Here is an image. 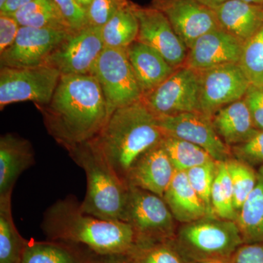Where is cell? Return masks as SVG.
<instances>
[{"mask_svg": "<svg viewBox=\"0 0 263 263\" xmlns=\"http://www.w3.org/2000/svg\"><path fill=\"white\" fill-rule=\"evenodd\" d=\"M37 108L48 134L67 151L94 138L110 116L92 75H61L51 101Z\"/></svg>", "mask_w": 263, "mask_h": 263, "instance_id": "cell-1", "label": "cell"}, {"mask_svg": "<svg viewBox=\"0 0 263 263\" xmlns=\"http://www.w3.org/2000/svg\"><path fill=\"white\" fill-rule=\"evenodd\" d=\"M41 228L48 240L83 246L97 255L126 254L136 243V233L128 223L86 214L72 195L47 209Z\"/></svg>", "mask_w": 263, "mask_h": 263, "instance_id": "cell-2", "label": "cell"}, {"mask_svg": "<svg viewBox=\"0 0 263 263\" xmlns=\"http://www.w3.org/2000/svg\"><path fill=\"white\" fill-rule=\"evenodd\" d=\"M164 136L157 117L141 100L114 110L100 133L90 141L126 183L133 164L146 151L161 143Z\"/></svg>", "mask_w": 263, "mask_h": 263, "instance_id": "cell-3", "label": "cell"}, {"mask_svg": "<svg viewBox=\"0 0 263 263\" xmlns=\"http://www.w3.org/2000/svg\"><path fill=\"white\" fill-rule=\"evenodd\" d=\"M72 160L84 170L86 193L81 210L110 221H124L129 187L113 171L91 141L67 151Z\"/></svg>", "mask_w": 263, "mask_h": 263, "instance_id": "cell-4", "label": "cell"}, {"mask_svg": "<svg viewBox=\"0 0 263 263\" xmlns=\"http://www.w3.org/2000/svg\"><path fill=\"white\" fill-rule=\"evenodd\" d=\"M173 240L188 262L230 261L235 251L245 243L235 221L215 215L181 224Z\"/></svg>", "mask_w": 263, "mask_h": 263, "instance_id": "cell-5", "label": "cell"}, {"mask_svg": "<svg viewBox=\"0 0 263 263\" xmlns=\"http://www.w3.org/2000/svg\"><path fill=\"white\" fill-rule=\"evenodd\" d=\"M128 187L124 221L133 228L136 242L173 239L177 221L164 199L140 188Z\"/></svg>", "mask_w": 263, "mask_h": 263, "instance_id": "cell-6", "label": "cell"}, {"mask_svg": "<svg viewBox=\"0 0 263 263\" xmlns=\"http://www.w3.org/2000/svg\"><path fill=\"white\" fill-rule=\"evenodd\" d=\"M91 75L103 90L110 116L117 109L137 103L143 98L124 48H104Z\"/></svg>", "mask_w": 263, "mask_h": 263, "instance_id": "cell-7", "label": "cell"}, {"mask_svg": "<svg viewBox=\"0 0 263 263\" xmlns=\"http://www.w3.org/2000/svg\"><path fill=\"white\" fill-rule=\"evenodd\" d=\"M61 73L47 65L0 68V109L18 102L43 106L51 101Z\"/></svg>", "mask_w": 263, "mask_h": 263, "instance_id": "cell-8", "label": "cell"}, {"mask_svg": "<svg viewBox=\"0 0 263 263\" xmlns=\"http://www.w3.org/2000/svg\"><path fill=\"white\" fill-rule=\"evenodd\" d=\"M200 72L182 66L142 100L157 117L200 112Z\"/></svg>", "mask_w": 263, "mask_h": 263, "instance_id": "cell-9", "label": "cell"}, {"mask_svg": "<svg viewBox=\"0 0 263 263\" xmlns=\"http://www.w3.org/2000/svg\"><path fill=\"white\" fill-rule=\"evenodd\" d=\"M105 48L101 28L86 26L72 32L50 55L46 64L61 75H91Z\"/></svg>", "mask_w": 263, "mask_h": 263, "instance_id": "cell-10", "label": "cell"}, {"mask_svg": "<svg viewBox=\"0 0 263 263\" xmlns=\"http://www.w3.org/2000/svg\"><path fill=\"white\" fill-rule=\"evenodd\" d=\"M73 32L66 29L21 27L14 43L0 53V67H37Z\"/></svg>", "mask_w": 263, "mask_h": 263, "instance_id": "cell-11", "label": "cell"}, {"mask_svg": "<svg viewBox=\"0 0 263 263\" xmlns=\"http://www.w3.org/2000/svg\"><path fill=\"white\" fill-rule=\"evenodd\" d=\"M200 72V112L212 117L219 109L245 98L251 84L238 64Z\"/></svg>", "mask_w": 263, "mask_h": 263, "instance_id": "cell-12", "label": "cell"}, {"mask_svg": "<svg viewBox=\"0 0 263 263\" xmlns=\"http://www.w3.org/2000/svg\"><path fill=\"white\" fill-rule=\"evenodd\" d=\"M157 118L164 136L179 138L201 147L218 162L233 158L231 148L218 136L211 117L201 112Z\"/></svg>", "mask_w": 263, "mask_h": 263, "instance_id": "cell-13", "label": "cell"}, {"mask_svg": "<svg viewBox=\"0 0 263 263\" xmlns=\"http://www.w3.org/2000/svg\"><path fill=\"white\" fill-rule=\"evenodd\" d=\"M133 7L139 24L137 41L158 51L175 69L184 66L188 48L165 15L152 6L141 7L133 3Z\"/></svg>", "mask_w": 263, "mask_h": 263, "instance_id": "cell-14", "label": "cell"}, {"mask_svg": "<svg viewBox=\"0 0 263 263\" xmlns=\"http://www.w3.org/2000/svg\"><path fill=\"white\" fill-rule=\"evenodd\" d=\"M150 6L165 15L188 50L205 33L220 28L214 10L195 0H153Z\"/></svg>", "mask_w": 263, "mask_h": 263, "instance_id": "cell-15", "label": "cell"}, {"mask_svg": "<svg viewBox=\"0 0 263 263\" xmlns=\"http://www.w3.org/2000/svg\"><path fill=\"white\" fill-rule=\"evenodd\" d=\"M243 43L222 29H214L194 43L184 66L201 72L218 66L238 64Z\"/></svg>", "mask_w": 263, "mask_h": 263, "instance_id": "cell-16", "label": "cell"}, {"mask_svg": "<svg viewBox=\"0 0 263 263\" xmlns=\"http://www.w3.org/2000/svg\"><path fill=\"white\" fill-rule=\"evenodd\" d=\"M176 171L162 141L136 161L128 173L126 183L127 186L140 188L163 197Z\"/></svg>", "mask_w": 263, "mask_h": 263, "instance_id": "cell-17", "label": "cell"}, {"mask_svg": "<svg viewBox=\"0 0 263 263\" xmlns=\"http://www.w3.org/2000/svg\"><path fill=\"white\" fill-rule=\"evenodd\" d=\"M35 163L34 152L25 138L7 133L0 138V199L11 198L15 183Z\"/></svg>", "mask_w": 263, "mask_h": 263, "instance_id": "cell-18", "label": "cell"}, {"mask_svg": "<svg viewBox=\"0 0 263 263\" xmlns=\"http://www.w3.org/2000/svg\"><path fill=\"white\" fill-rule=\"evenodd\" d=\"M126 51L143 96L157 88L176 70L158 51L139 41L132 43Z\"/></svg>", "mask_w": 263, "mask_h": 263, "instance_id": "cell-19", "label": "cell"}, {"mask_svg": "<svg viewBox=\"0 0 263 263\" xmlns=\"http://www.w3.org/2000/svg\"><path fill=\"white\" fill-rule=\"evenodd\" d=\"M213 10L220 28L243 43L263 25V5L228 0Z\"/></svg>", "mask_w": 263, "mask_h": 263, "instance_id": "cell-20", "label": "cell"}, {"mask_svg": "<svg viewBox=\"0 0 263 263\" xmlns=\"http://www.w3.org/2000/svg\"><path fill=\"white\" fill-rule=\"evenodd\" d=\"M211 119L218 136L230 148L248 141L259 131L243 99L219 109Z\"/></svg>", "mask_w": 263, "mask_h": 263, "instance_id": "cell-21", "label": "cell"}, {"mask_svg": "<svg viewBox=\"0 0 263 263\" xmlns=\"http://www.w3.org/2000/svg\"><path fill=\"white\" fill-rule=\"evenodd\" d=\"M162 198L175 219L181 224L214 215L190 184L185 171H176Z\"/></svg>", "mask_w": 263, "mask_h": 263, "instance_id": "cell-22", "label": "cell"}, {"mask_svg": "<svg viewBox=\"0 0 263 263\" xmlns=\"http://www.w3.org/2000/svg\"><path fill=\"white\" fill-rule=\"evenodd\" d=\"M78 245L65 242L27 241L22 263H91L97 254L88 256Z\"/></svg>", "mask_w": 263, "mask_h": 263, "instance_id": "cell-23", "label": "cell"}, {"mask_svg": "<svg viewBox=\"0 0 263 263\" xmlns=\"http://www.w3.org/2000/svg\"><path fill=\"white\" fill-rule=\"evenodd\" d=\"M237 226L245 243H263V167L257 182L237 214Z\"/></svg>", "mask_w": 263, "mask_h": 263, "instance_id": "cell-24", "label": "cell"}, {"mask_svg": "<svg viewBox=\"0 0 263 263\" xmlns=\"http://www.w3.org/2000/svg\"><path fill=\"white\" fill-rule=\"evenodd\" d=\"M10 15L21 27L66 29L72 32L53 0H32Z\"/></svg>", "mask_w": 263, "mask_h": 263, "instance_id": "cell-25", "label": "cell"}, {"mask_svg": "<svg viewBox=\"0 0 263 263\" xmlns=\"http://www.w3.org/2000/svg\"><path fill=\"white\" fill-rule=\"evenodd\" d=\"M133 3L119 10L101 28L105 47L126 49L137 41L139 24Z\"/></svg>", "mask_w": 263, "mask_h": 263, "instance_id": "cell-26", "label": "cell"}, {"mask_svg": "<svg viewBox=\"0 0 263 263\" xmlns=\"http://www.w3.org/2000/svg\"><path fill=\"white\" fill-rule=\"evenodd\" d=\"M27 241L15 227L11 198L0 199V263H22Z\"/></svg>", "mask_w": 263, "mask_h": 263, "instance_id": "cell-27", "label": "cell"}, {"mask_svg": "<svg viewBox=\"0 0 263 263\" xmlns=\"http://www.w3.org/2000/svg\"><path fill=\"white\" fill-rule=\"evenodd\" d=\"M126 257L129 263H188L173 239L136 242Z\"/></svg>", "mask_w": 263, "mask_h": 263, "instance_id": "cell-28", "label": "cell"}, {"mask_svg": "<svg viewBox=\"0 0 263 263\" xmlns=\"http://www.w3.org/2000/svg\"><path fill=\"white\" fill-rule=\"evenodd\" d=\"M162 145L176 171H186L215 160L201 147L174 137L164 136Z\"/></svg>", "mask_w": 263, "mask_h": 263, "instance_id": "cell-29", "label": "cell"}, {"mask_svg": "<svg viewBox=\"0 0 263 263\" xmlns=\"http://www.w3.org/2000/svg\"><path fill=\"white\" fill-rule=\"evenodd\" d=\"M212 206L214 215L221 219L236 220L233 206V183L227 162H218L217 171L212 190Z\"/></svg>", "mask_w": 263, "mask_h": 263, "instance_id": "cell-30", "label": "cell"}, {"mask_svg": "<svg viewBox=\"0 0 263 263\" xmlns=\"http://www.w3.org/2000/svg\"><path fill=\"white\" fill-rule=\"evenodd\" d=\"M238 65L251 86L263 87V25L243 43Z\"/></svg>", "mask_w": 263, "mask_h": 263, "instance_id": "cell-31", "label": "cell"}, {"mask_svg": "<svg viewBox=\"0 0 263 263\" xmlns=\"http://www.w3.org/2000/svg\"><path fill=\"white\" fill-rule=\"evenodd\" d=\"M226 162L233 183V206L238 213L255 187L257 174L250 165L234 157Z\"/></svg>", "mask_w": 263, "mask_h": 263, "instance_id": "cell-32", "label": "cell"}, {"mask_svg": "<svg viewBox=\"0 0 263 263\" xmlns=\"http://www.w3.org/2000/svg\"><path fill=\"white\" fill-rule=\"evenodd\" d=\"M217 165L218 161L214 160L185 171L190 184L212 214V190Z\"/></svg>", "mask_w": 263, "mask_h": 263, "instance_id": "cell-33", "label": "cell"}, {"mask_svg": "<svg viewBox=\"0 0 263 263\" xmlns=\"http://www.w3.org/2000/svg\"><path fill=\"white\" fill-rule=\"evenodd\" d=\"M129 0H92L86 11L87 25L102 28Z\"/></svg>", "mask_w": 263, "mask_h": 263, "instance_id": "cell-34", "label": "cell"}, {"mask_svg": "<svg viewBox=\"0 0 263 263\" xmlns=\"http://www.w3.org/2000/svg\"><path fill=\"white\" fill-rule=\"evenodd\" d=\"M233 157L245 163H263V130H259L248 141L231 147Z\"/></svg>", "mask_w": 263, "mask_h": 263, "instance_id": "cell-35", "label": "cell"}, {"mask_svg": "<svg viewBox=\"0 0 263 263\" xmlns=\"http://www.w3.org/2000/svg\"><path fill=\"white\" fill-rule=\"evenodd\" d=\"M60 13L72 32H78L87 26L86 12L76 0H53Z\"/></svg>", "mask_w": 263, "mask_h": 263, "instance_id": "cell-36", "label": "cell"}, {"mask_svg": "<svg viewBox=\"0 0 263 263\" xmlns=\"http://www.w3.org/2000/svg\"><path fill=\"white\" fill-rule=\"evenodd\" d=\"M243 100L256 127L259 130H263V87L250 86Z\"/></svg>", "mask_w": 263, "mask_h": 263, "instance_id": "cell-37", "label": "cell"}, {"mask_svg": "<svg viewBox=\"0 0 263 263\" xmlns=\"http://www.w3.org/2000/svg\"><path fill=\"white\" fill-rule=\"evenodd\" d=\"M20 27L13 15L0 13V53L13 45Z\"/></svg>", "mask_w": 263, "mask_h": 263, "instance_id": "cell-38", "label": "cell"}, {"mask_svg": "<svg viewBox=\"0 0 263 263\" xmlns=\"http://www.w3.org/2000/svg\"><path fill=\"white\" fill-rule=\"evenodd\" d=\"M231 263H263V243H243L235 251Z\"/></svg>", "mask_w": 263, "mask_h": 263, "instance_id": "cell-39", "label": "cell"}, {"mask_svg": "<svg viewBox=\"0 0 263 263\" xmlns=\"http://www.w3.org/2000/svg\"><path fill=\"white\" fill-rule=\"evenodd\" d=\"M32 1V0H7L5 4L0 8V13L12 14L21 7Z\"/></svg>", "mask_w": 263, "mask_h": 263, "instance_id": "cell-40", "label": "cell"}, {"mask_svg": "<svg viewBox=\"0 0 263 263\" xmlns=\"http://www.w3.org/2000/svg\"><path fill=\"white\" fill-rule=\"evenodd\" d=\"M91 263H129L126 254H115V255H96Z\"/></svg>", "mask_w": 263, "mask_h": 263, "instance_id": "cell-41", "label": "cell"}, {"mask_svg": "<svg viewBox=\"0 0 263 263\" xmlns=\"http://www.w3.org/2000/svg\"><path fill=\"white\" fill-rule=\"evenodd\" d=\"M195 1L198 2L200 4L205 5V7L210 8V9L214 10L222 5L223 3H226L228 0H195Z\"/></svg>", "mask_w": 263, "mask_h": 263, "instance_id": "cell-42", "label": "cell"}, {"mask_svg": "<svg viewBox=\"0 0 263 263\" xmlns=\"http://www.w3.org/2000/svg\"><path fill=\"white\" fill-rule=\"evenodd\" d=\"M76 3H78V5L86 12L87 10L89 9L90 5H91L92 0H76Z\"/></svg>", "mask_w": 263, "mask_h": 263, "instance_id": "cell-43", "label": "cell"}, {"mask_svg": "<svg viewBox=\"0 0 263 263\" xmlns=\"http://www.w3.org/2000/svg\"><path fill=\"white\" fill-rule=\"evenodd\" d=\"M188 263H231L230 261L226 260H209L202 261V262H190Z\"/></svg>", "mask_w": 263, "mask_h": 263, "instance_id": "cell-44", "label": "cell"}, {"mask_svg": "<svg viewBox=\"0 0 263 263\" xmlns=\"http://www.w3.org/2000/svg\"><path fill=\"white\" fill-rule=\"evenodd\" d=\"M242 1L250 3V4L263 5V0H242Z\"/></svg>", "mask_w": 263, "mask_h": 263, "instance_id": "cell-45", "label": "cell"}, {"mask_svg": "<svg viewBox=\"0 0 263 263\" xmlns=\"http://www.w3.org/2000/svg\"><path fill=\"white\" fill-rule=\"evenodd\" d=\"M7 0H0V8H1V7L5 4V2Z\"/></svg>", "mask_w": 263, "mask_h": 263, "instance_id": "cell-46", "label": "cell"}]
</instances>
